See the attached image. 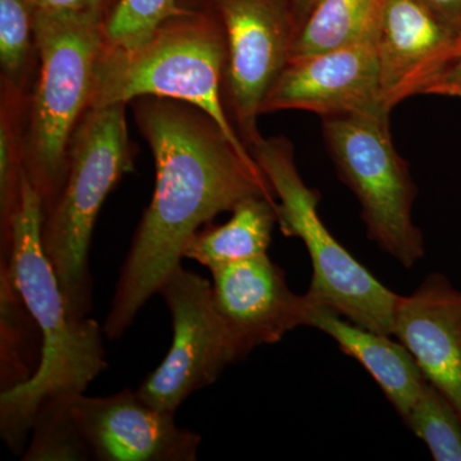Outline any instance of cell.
<instances>
[{
  "mask_svg": "<svg viewBox=\"0 0 461 461\" xmlns=\"http://www.w3.org/2000/svg\"><path fill=\"white\" fill-rule=\"evenodd\" d=\"M215 306L248 354L305 326L309 299L288 287L268 254L209 269Z\"/></svg>",
  "mask_w": 461,
  "mask_h": 461,
  "instance_id": "cell-13",
  "label": "cell"
},
{
  "mask_svg": "<svg viewBox=\"0 0 461 461\" xmlns=\"http://www.w3.org/2000/svg\"><path fill=\"white\" fill-rule=\"evenodd\" d=\"M104 21L102 14L32 12L38 69L27 99L23 168L42 215L65 185L67 151L89 108Z\"/></svg>",
  "mask_w": 461,
  "mask_h": 461,
  "instance_id": "cell-4",
  "label": "cell"
},
{
  "mask_svg": "<svg viewBox=\"0 0 461 461\" xmlns=\"http://www.w3.org/2000/svg\"><path fill=\"white\" fill-rule=\"evenodd\" d=\"M72 414L93 459L195 461L202 436L175 423V415L149 405L136 391L72 399Z\"/></svg>",
  "mask_w": 461,
  "mask_h": 461,
  "instance_id": "cell-12",
  "label": "cell"
},
{
  "mask_svg": "<svg viewBox=\"0 0 461 461\" xmlns=\"http://www.w3.org/2000/svg\"><path fill=\"white\" fill-rule=\"evenodd\" d=\"M32 12L94 14L107 18L117 0H26Z\"/></svg>",
  "mask_w": 461,
  "mask_h": 461,
  "instance_id": "cell-24",
  "label": "cell"
},
{
  "mask_svg": "<svg viewBox=\"0 0 461 461\" xmlns=\"http://www.w3.org/2000/svg\"><path fill=\"white\" fill-rule=\"evenodd\" d=\"M127 105L121 103L85 112L69 140L59 198L42 215V248L74 320L87 318L93 306L89 254L100 209L135 165Z\"/></svg>",
  "mask_w": 461,
  "mask_h": 461,
  "instance_id": "cell-5",
  "label": "cell"
},
{
  "mask_svg": "<svg viewBox=\"0 0 461 461\" xmlns=\"http://www.w3.org/2000/svg\"><path fill=\"white\" fill-rule=\"evenodd\" d=\"M280 111L312 112L321 120L348 114L390 117L373 42L290 60L264 100L262 115Z\"/></svg>",
  "mask_w": 461,
  "mask_h": 461,
  "instance_id": "cell-11",
  "label": "cell"
},
{
  "mask_svg": "<svg viewBox=\"0 0 461 461\" xmlns=\"http://www.w3.org/2000/svg\"><path fill=\"white\" fill-rule=\"evenodd\" d=\"M209 9L226 44L224 104L249 150L260 138L258 118L273 84L290 62L295 39L291 0H195Z\"/></svg>",
  "mask_w": 461,
  "mask_h": 461,
  "instance_id": "cell-9",
  "label": "cell"
},
{
  "mask_svg": "<svg viewBox=\"0 0 461 461\" xmlns=\"http://www.w3.org/2000/svg\"><path fill=\"white\" fill-rule=\"evenodd\" d=\"M41 332L7 267L0 264V387L2 393L25 384L38 371Z\"/></svg>",
  "mask_w": 461,
  "mask_h": 461,
  "instance_id": "cell-18",
  "label": "cell"
},
{
  "mask_svg": "<svg viewBox=\"0 0 461 461\" xmlns=\"http://www.w3.org/2000/svg\"><path fill=\"white\" fill-rule=\"evenodd\" d=\"M36 69L32 8L26 0H0V87L30 94Z\"/></svg>",
  "mask_w": 461,
  "mask_h": 461,
  "instance_id": "cell-20",
  "label": "cell"
},
{
  "mask_svg": "<svg viewBox=\"0 0 461 461\" xmlns=\"http://www.w3.org/2000/svg\"><path fill=\"white\" fill-rule=\"evenodd\" d=\"M403 421L427 445L433 459L461 461L460 415L429 381Z\"/></svg>",
  "mask_w": 461,
  "mask_h": 461,
  "instance_id": "cell-22",
  "label": "cell"
},
{
  "mask_svg": "<svg viewBox=\"0 0 461 461\" xmlns=\"http://www.w3.org/2000/svg\"><path fill=\"white\" fill-rule=\"evenodd\" d=\"M42 205L32 185L23 194L11 223V254L5 264L41 332L38 371L0 395V435L17 456L25 453L36 412L45 400L85 393L107 369L103 333L91 318L74 320L41 244Z\"/></svg>",
  "mask_w": 461,
  "mask_h": 461,
  "instance_id": "cell-2",
  "label": "cell"
},
{
  "mask_svg": "<svg viewBox=\"0 0 461 461\" xmlns=\"http://www.w3.org/2000/svg\"><path fill=\"white\" fill-rule=\"evenodd\" d=\"M29 95L0 87V260L11 254V223L23 194V135Z\"/></svg>",
  "mask_w": 461,
  "mask_h": 461,
  "instance_id": "cell-19",
  "label": "cell"
},
{
  "mask_svg": "<svg viewBox=\"0 0 461 461\" xmlns=\"http://www.w3.org/2000/svg\"><path fill=\"white\" fill-rule=\"evenodd\" d=\"M251 156L275 191L281 232L304 242L313 277L306 295L346 320L393 336L399 294L384 286L330 232L318 213L321 195L303 180L285 136L260 138Z\"/></svg>",
  "mask_w": 461,
  "mask_h": 461,
  "instance_id": "cell-6",
  "label": "cell"
},
{
  "mask_svg": "<svg viewBox=\"0 0 461 461\" xmlns=\"http://www.w3.org/2000/svg\"><path fill=\"white\" fill-rule=\"evenodd\" d=\"M182 3L180 14L136 47H102L89 108L130 104L142 96L187 103L213 118L240 153L254 160L224 104L227 54L220 23L195 0Z\"/></svg>",
  "mask_w": 461,
  "mask_h": 461,
  "instance_id": "cell-3",
  "label": "cell"
},
{
  "mask_svg": "<svg viewBox=\"0 0 461 461\" xmlns=\"http://www.w3.org/2000/svg\"><path fill=\"white\" fill-rule=\"evenodd\" d=\"M384 0H318L294 39L290 60L375 41Z\"/></svg>",
  "mask_w": 461,
  "mask_h": 461,
  "instance_id": "cell-17",
  "label": "cell"
},
{
  "mask_svg": "<svg viewBox=\"0 0 461 461\" xmlns=\"http://www.w3.org/2000/svg\"><path fill=\"white\" fill-rule=\"evenodd\" d=\"M308 296V295H306ZM309 299L305 326L326 333L342 353L357 360L384 391L403 420L426 384L420 366L402 342L346 320L329 306Z\"/></svg>",
  "mask_w": 461,
  "mask_h": 461,
  "instance_id": "cell-15",
  "label": "cell"
},
{
  "mask_svg": "<svg viewBox=\"0 0 461 461\" xmlns=\"http://www.w3.org/2000/svg\"><path fill=\"white\" fill-rule=\"evenodd\" d=\"M373 47L382 100L391 112L411 96L432 95L461 59V32L418 0H384Z\"/></svg>",
  "mask_w": 461,
  "mask_h": 461,
  "instance_id": "cell-10",
  "label": "cell"
},
{
  "mask_svg": "<svg viewBox=\"0 0 461 461\" xmlns=\"http://www.w3.org/2000/svg\"><path fill=\"white\" fill-rule=\"evenodd\" d=\"M318 0H291L293 5L294 21H295L296 32H299L309 12L314 7Z\"/></svg>",
  "mask_w": 461,
  "mask_h": 461,
  "instance_id": "cell-27",
  "label": "cell"
},
{
  "mask_svg": "<svg viewBox=\"0 0 461 461\" xmlns=\"http://www.w3.org/2000/svg\"><path fill=\"white\" fill-rule=\"evenodd\" d=\"M432 95L461 98V59L444 76L433 90Z\"/></svg>",
  "mask_w": 461,
  "mask_h": 461,
  "instance_id": "cell-26",
  "label": "cell"
},
{
  "mask_svg": "<svg viewBox=\"0 0 461 461\" xmlns=\"http://www.w3.org/2000/svg\"><path fill=\"white\" fill-rule=\"evenodd\" d=\"M393 336L461 418V291L432 273L411 295H400Z\"/></svg>",
  "mask_w": 461,
  "mask_h": 461,
  "instance_id": "cell-14",
  "label": "cell"
},
{
  "mask_svg": "<svg viewBox=\"0 0 461 461\" xmlns=\"http://www.w3.org/2000/svg\"><path fill=\"white\" fill-rule=\"evenodd\" d=\"M442 23L461 32V0H418Z\"/></svg>",
  "mask_w": 461,
  "mask_h": 461,
  "instance_id": "cell-25",
  "label": "cell"
},
{
  "mask_svg": "<svg viewBox=\"0 0 461 461\" xmlns=\"http://www.w3.org/2000/svg\"><path fill=\"white\" fill-rule=\"evenodd\" d=\"M277 200L256 195L241 200L223 224H206L198 230L184 251V258L208 269L264 256L277 224Z\"/></svg>",
  "mask_w": 461,
  "mask_h": 461,
  "instance_id": "cell-16",
  "label": "cell"
},
{
  "mask_svg": "<svg viewBox=\"0 0 461 461\" xmlns=\"http://www.w3.org/2000/svg\"><path fill=\"white\" fill-rule=\"evenodd\" d=\"M133 120L153 153L156 186L129 249L103 330L115 339L165 284L193 236L249 196L276 199L256 160L220 124L178 100H132Z\"/></svg>",
  "mask_w": 461,
  "mask_h": 461,
  "instance_id": "cell-1",
  "label": "cell"
},
{
  "mask_svg": "<svg viewBox=\"0 0 461 461\" xmlns=\"http://www.w3.org/2000/svg\"><path fill=\"white\" fill-rule=\"evenodd\" d=\"M182 0H117L104 21L103 47L130 50L147 41L167 18L180 14Z\"/></svg>",
  "mask_w": 461,
  "mask_h": 461,
  "instance_id": "cell-23",
  "label": "cell"
},
{
  "mask_svg": "<svg viewBox=\"0 0 461 461\" xmlns=\"http://www.w3.org/2000/svg\"><path fill=\"white\" fill-rule=\"evenodd\" d=\"M321 131L339 178L359 202L368 238L405 268L420 262L423 236L411 217L418 190L393 147L390 117L323 118Z\"/></svg>",
  "mask_w": 461,
  "mask_h": 461,
  "instance_id": "cell-7",
  "label": "cell"
},
{
  "mask_svg": "<svg viewBox=\"0 0 461 461\" xmlns=\"http://www.w3.org/2000/svg\"><path fill=\"white\" fill-rule=\"evenodd\" d=\"M172 318L165 360L136 390L149 405L175 415L187 397L213 384L248 351L215 306L212 282L178 266L159 290Z\"/></svg>",
  "mask_w": 461,
  "mask_h": 461,
  "instance_id": "cell-8",
  "label": "cell"
},
{
  "mask_svg": "<svg viewBox=\"0 0 461 461\" xmlns=\"http://www.w3.org/2000/svg\"><path fill=\"white\" fill-rule=\"evenodd\" d=\"M75 396L50 397L41 403L33 420L32 439L23 454L25 461L91 460L74 414L72 399Z\"/></svg>",
  "mask_w": 461,
  "mask_h": 461,
  "instance_id": "cell-21",
  "label": "cell"
}]
</instances>
